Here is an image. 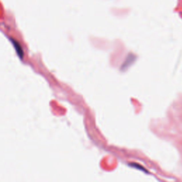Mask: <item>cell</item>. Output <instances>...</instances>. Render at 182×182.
<instances>
[]
</instances>
